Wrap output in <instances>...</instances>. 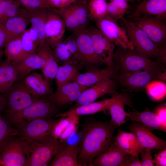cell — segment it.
I'll use <instances>...</instances> for the list:
<instances>
[{
    "mask_svg": "<svg viewBox=\"0 0 166 166\" xmlns=\"http://www.w3.org/2000/svg\"><path fill=\"white\" fill-rule=\"evenodd\" d=\"M116 128L110 121H103L91 118L85 121L82 124L77 157L80 166H90L94 158L113 144Z\"/></svg>",
    "mask_w": 166,
    "mask_h": 166,
    "instance_id": "1",
    "label": "cell"
},
{
    "mask_svg": "<svg viewBox=\"0 0 166 166\" xmlns=\"http://www.w3.org/2000/svg\"><path fill=\"white\" fill-rule=\"evenodd\" d=\"M117 46L113 56L112 63L117 74L148 70L165 65L149 59L134 50Z\"/></svg>",
    "mask_w": 166,
    "mask_h": 166,
    "instance_id": "2",
    "label": "cell"
},
{
    "mask_svg": "<svg viewBox=\"0 0 166 166\" xmlns=\"http://www.w3.org/2000/svg\"><path fill=\"white\" fill-rule=\"evenodd\" d=\"M123 28L134 47V50L153 61L165 64L166 56L163 55L155 44L141 29L130 20L121 19Z\"/></svg>",
    "mask_w": 166,
    "mask_h": 166,
    "instance_id": "3",
    "label": "cell"
},
{
    "mask_svg": "<svg viewBox=\"0 0 166 166\" xmlns=\"http://www.w3.org/2000/svg\"><path fill=\"white\" fill-rule=\"evenodd\" d=\"M65 144L52 137L39 141L28 142L26 166L49 165L60 149Z\"/></svg>",
    "mask_w": 166,
    "mask_h": 166,
    "instance_id": "4",
    "label": "cell"
},
{
    "mask_svg": "<svg viewBox=\"0 0 166 166\" xmlns=\"http://www.w3.org/2000/svg\"><path fill=\"white\" fill-rule=\"evenodd\" d=\"M4 110L7 120L22 111L38 99L34 96L24 81L16 82L5 94Z\"/></svg>",
    "mask_w": 166,
    "mask_h": 166,
    "instance_id": "5",
    "label": "cell"
},
{
    "mask_svg": "<svg viewBox=\"0 0 166 166\" xmlns=\"http://www.w3.org/2000/svg\"><path fill=\"white\" fill-rule=\"evenodd\" d=\"M129 20L143 30L155 44L161 53L166 56V25L165 20L146 15Z\"/></svg>",
    "mask_w": 166,
    "mask_h": 166,
    "instance_id": "6",
    "label": "cell"
},
{
    "mask_svg": "<svg viewBox=\"0 0 166 166\" xmlns=\"http://www.w3.org/2000/svg\"><path fill=\"white\" fill-rule=\"evenodd\" d=\"M154 79L166 81V68L162 65L150 69L121 73L116 80L123 86L129 89L138 90L145 87Z\"/></svg>",
    "mask_w": 166,
    "mask_h": 166,
    "instance_id": "7",
    "label": "cell"
},
{
    "mask_svg": "<svg viewBox=\"0 0 166 166\" xmlns=\"http://www.w3.org/2000/svg\"><path fill=\"white\" fill-rule=\"evenodd\" d=\"M28 142L17 135L10 138L0 150V166H26Z\"/></svg>",
    "mask_w": 166,
    "mask_h": 166,
    "instance_id": "8",
    "label": "cell"
},
{
    "mask_svg": "<svg viewBox=\"0 0 166 166\" xmlns=\"http://www.w3.org/2000/svg\"><path fill=\"white\" fill-rule=\"evenodd\" d=\"M57 107L46 97L40 98L8 120L16 127L39 118H51Z\"/></svg>",
    "mask_w": 166,
    "mask_h": 166,
    "instance_id": "9",
    "label": "cell"
},
{
    "mask_svg": "<svg viewBox=\"0 0 166 166\" xmlns=\"http://www.w3.org/2000/svg\"><path fill=\"white\" fill-rule=\"evenodd\" d=\"M57 120L44 118L21 124L16 127L18 136L29 142L42 140L52 137V128Z\"/></svg>",
    "mask_w": 166,
    "mask_h": 166,
    "instance_id": "10",
    "label": "cell"
},
{
    "mask_svg": "<svg viewBox=\"0 0 166 166\" xmlns=\"http://www.w3.org/2000/svg\"><path fill=\"white\" fill-rule=\"evenodd\" d=\"M95 22L97 28L116 46L134 50L126 31L118 25L117 21L106 15Z\"/></svg>",
    "mask_w": 166,
    "mask_h": 166,
    "instance_id": "11",
    "label": "cell"
},
{
    "mask_svg": "<svg viewBox=\"0 0 166 166\" xmlns=\"http://www.w3.org/2000/svg\"><path fill=\"white\" fill-rule=\"evenodd\" d=\"M89 34L94 51L107 65L112 64V57L116 45L97 28L89 25L85 30Z\"/></svg>",
    "mask_w": 166,
    "mask_h": 166,
    "instance_id": "12",
    "label": "cell"
},
{
    "mask_svg": "<svg viewBox=\"0 0 166 166\" xmlns=\"http://www.w3.org/2000/svg\"><path fill=\"white\" fill-rule=\"evenodd\" d=\"M143 148L161 150L166 147V141L154 134L139 122L133 121L128 126Z\"/></svg>",
    "mask_w": 166,
    "mask_h": 166,
    "instance_id": "13",
    "label": "cell"
},
{
    "mask_svg": "<svg viewBox=\"0 0 166 166\" xmlns=\"http://www.w3.org/2000/svg\"><path fill=\"white\" fill-rule=\"evenodd\" d=\"M115 85L114 81L112 79L104 80L96 83L82 93L70 109L93 102L106 94L114 93Z\"/></svg>",
    "mask_w": 166,
    "mask_h": 166,
    "instance_id": "14",
    "label": "cell"
},
{
    "mask_svg": "<svg viewBox=\"0 0 166 166\" xmlns=\"http://www.w3.org/2000/svg\"><path fill=\"white\" fill-rule=\"evenodd\" d=\"M52 48L56 60L64 63L81 62L76 43L72 34L66 38L62 39Z\"/></svg>",
    "mask_w": 166,
    "mask_h": 166,
    "instance_id": "15",
    "label": "cell"
},
{
    "mask_svg": "<svg viewBox=\"0 0 166 166\" xmlns=\"http://www.w3.org/2000/svg\"><path fill=\"white\" fill-rule=\"evenodd\" d=\"M117 75V69L112 64L103 69H92L84 73H78L71 81L89 87L102 81L115 79Z\"/></svg>",
    "mask_w": 166,
    "mask_h": 166,
    "instance_id": "16",
    "label": "cell"
},
{
    "mask_svg": "<svg viewBox=\"0 0 166 166\" xmlns=\"http://www.w3.org/2000/svg\"><path fill=\"white\" fill-rule=\"evenodd\" d=\"M72 35L76 43L81 62L92 64L105 63L95 52L90 37L85 30H80Z\"/></svg>",
    "mask_w": 166,
    "mask_h": 166,
    "instance_id": "17",
    "label": "cell"
},
{
    "mask_svg": "<svg viewBox=\"0 0 166 166\" xmlns=\"http://www.w3.org/2000/svg\"><path fill=\"white\" fill-rule=\"evenodd\" d=\"M65 29L64 22L62 18L48 9L45 33L46 41L50 48L62 39Z\"/></svg>",
    "mask_w": 166,
    "mask_h": 166,
    "instance_id": "18",
    "label": "cell"
},
{
    "mask_svg": "<svg viewBox=\"0 0 166 166\" xmlns=\"http://www.w3.org/2000/svg\"><path fill=\"white\" fill-rule=\"evenodd\" d=\"M128 154L113 144L94 158L90 166H126Z\"/></svg>",
    "mask_w": 166,
    "mask_h": 166,
    "instance_id": "19",
    "label": "cell"
},
{
    "mask_svg": "<svg viewBox=\"0 0 166 166\" xmlns=\"http://www.w3.org/2000/svg\"><path fill=\"white\" fill-rule=\"evenodd\" d=\"M119 94H116L111 98L100 101L93 102L70 109L64 113L56 115L55 118H64L71 116H80L93 114L106 109L117 98Z\"/></svg>",
    "mask_w": 166,
    "mask_h": 166,
    "instance_id": "20",
    "label": "cell"
},
{
    "mask_svg": "<svg viewBox=\"0 0 166 166\" xmlns=\"http://www.w3.org/2000/svg\"><path fill=\"white\" fill-rule=\"evenodd\" d=\"M143 15L165 20L166 0H146L140 3L135 11L128 17L131 18Z\"/></svg>",
    "mask_w": 166,
    "mask_h": 166,
    "instance_id": "21",
    "label": "cell"
},
{
    "mask_svg": "<svg viewBox=\"0 0 166 166\" xmlns=\"http://www.w3.org/2000/svg\"><path fill=\"white\" fill-rule=\"evenodd\" d=\"M80 149V143L64 145L53 159L49 166H80L77 157Z\"/></svg>",
    "mask_w": 166,
    "mask_h": 166,
    "instance_id": "22",
    "label": "cell"
},
{
    "mask_svg": "<svg viewBox=\"0 0 166 166\" xmlns=\"http://www.w3.org/2000/svg\"><path fill=\"white\" fill-rule=\"evenodd\" d=\"M127 121H132L140 123L143 126L151 131L158 130L166 132V128L162 125L154 111L146 108L139 112L133 110L129 112Z\"/></svg>",
    "mask_w": 166,
    "mask_h": 166,
    "instance_id": "23",
    "label": "cell"
},
{
    "mask_svg": "<svg viewBox=\"0 0 166 166\" xmlns=\"http://www.w3.org/2000/svg\"><path fill=\"white\" fill-rule=\"evenodd\" d=\"M36 54L45 61V64L42 69L45 78L49 81L55 78L59 66L47 42L38 44Z\"/></svg>",
    "mask_w": 166,
    "mask_h": 166,
    "instance_id": "24",
    "label": "cell"
},
{
    "mask_svg": "<svg viewBox=\"0 0 166 166\" xmlns=\"http://www.w3.org/2000/svg\"><path fill=\"white\" fill-rule=\"evenodd\" d=\"M19 79L15 64L6 59L0 62V94L7 93Z\"/></svg>",
    "mask_w": 166,
    "mask_h": 166,
    "instance_id": "25",
    "label": "cell"
},
{
    "mask_svg": "<svg viewBox=\"0 0 166 166\" xmlns=\"http://www.w3.org/2000/svg\"><path fill=\"white\" fill-rule=\"evenodd\" d=\"M24 82L32 94L36 97H47L53 93L49 81L37 72L29 74L25 78Z\"/></svg>",
    "mask_w": 166,
    "mask_h": 166,
    "instance_id": "26",
    "label": "cell"
},
{
    "mask_svg": "<svg viewBox=\"0 0 166 166\" xmlns=\"http://www.w3.org/2000/svg\"><path fill=\"white\" fill-rule=\"evenodd\" d=\"M113 143L126 153L136 156H139L143 148L133 133L120 129L114 138Z\"/></svg>",
    "mask_w": 166,
    "mask_h": 166,
    "instance_id": "27",
    "label": "cell"
},
{
    "mask_svg": "<svg viewBox=\"0 0 166 166\" xmlns=\"http://www.w3.org/2000/svg\"><path fill=\"white\" fill-rule=\"evenodd\" d=\"M25 12L10 18L3 23L6 32L5 45L10 40L20 36L26 30L30 23Z\"/></svg>",
    "mask_w": 166,
    "mask_h": 166,
    "instance_id": "28",
    "label": "cell"
},
{
    "mask_svg": "<svg viewBox=\"0 0 166 166\" xmlns=\"http://www.w3.org/2000/svg\"><path fill=\"white\" fill-rule=\"evenodd\" d=\"M125 105L131 107L129 98L125 95L119 94L117 99L109 107V113L111 117V122L117 128L124 124L127 121L129 113L124 109Z\"/></svg>",
    "mask_w": 166,
    "mask_h": 166,
    "instance_id": "29",
    "label": "cell"
},
{
    "mask_svg": "<svg viewBox=\"0 0 166 166\" xmlns=\"http://www.w3.org/2000/svg\"><path fill=\"white\" fill-rule=\"evenodd\" d=\"M48 10L45 8L26 9L25 14L31 24L32 27L38 34L39 44L46 42L45 27Z\"/></svg>",
    "mask_w": 166,
    "mask_h": 166,
    "instance_id": "30",
    "label": "cell"
},
{
    "mask_svg": "<svg viewBox=\"0 0 166 166\" xmlns=\"http://www.w3.org/2000/svg\"><path fill=\"white\" fill-rule=\"evenodd\" d=\"M45 63V60L37 54H28L15 64L19 79L25 78L32 71L42 69Z\"/></svg>",
    "mask_w": 166,
    "mask_h": 166,
    "instance_id": "31",
    "label": "cell"
},
{
    "mask_svg": "<svg viewBox=\"0 0 166 166\" xmlns=\"http://www.w3.org/2000/svg\"><path fill=\"white\" fill-rule=\"evenodd\" d=\"M88 2L78 0L67 6L77 20L81 30H85L90 25Z\"/></svg>",
    "mask_w": 166,
    "mask_h": 166,
    "instance_id": "32",
    "label": "cell"
},
{
    "mask_svg": "<svg viewBox=\"0 0 166 166\" xmlns=\"http://www.w3.org/2000/svg\"><path fill=\"white\" fill-rule=\"evenodd\" d=\"M4 46V53L7 59L15 64L29 54L23 48L21 36L10 40Z\"/></svg>",
    "mask_w": 166,
    "mask_h": 166,
    "instance_id": "33",
    "label": "cell"
},
{
    "mask_svg": "<svg viewBox=\"0 0 166 166\" xmlns=\"http://www.w3.org/2000/svg\"><path fill=\"white\" fill-rule=\"evenodd\" d=\"M77 63L67 62L59 66L55 77L57 87L71 81L73 78L78 73V68L76 65Z\"/></svg>",
    "mask_w": 166,
    "mask_h": 166,
    "instance_id": "34",
    "label": "cell"
},
{
    "mask_svg": "<svg viewBox=\"0 0 166 166\" xmlns=\"http://www.w3.org/2000/svg\"><path fill=\"white\" fill-rule=\"evenodd\" d=\"M59 15L63 21L68 31L75 33L81 30L77 20L68 6L60 8L49 9Z\"/></svg>",
    "mask_w": 166,
    "mask_h": 166,
    "instance_id": "35",
    "label": "cell"
},
{
    "mask_svg": "<svg viewBox=\"0 0 166 166\" xmlns=\"http://www.w3.org/2000/svg\"><path fill=\"white\" fill-rule=\"evenodd\" d=\"M130 6L127 1L112 0L108 4L107 15L117 21L124 18Z\"/></svg>",
    "mask_w": 166,
    "mask_h": 166,
    "instance_id": "36",
    "label": "cell"
},
{
    "mask_svg": "<svg viewBox=\"0 0 166 166\" xmlns=\"http://www.w3.org/2000/svg\"><path fill=\"white\" fill-rule=\"evenodd\" d=\"M82 85L74 81H71L57 87V90L46 98L56 106L61 100L69 95L73 91L81 88Z\"/></svg>",
    "mask_w": 166,
    "mask_h": 166,
    "instance_id": "37",
    "label": "cell"
},
{
    "mask_svg": "<svg viewBox=\"0 0 166 166\" xmlns=\"http://www.w3.org/2000/svg\"><path fill=\"white\" fill-rule=\"evenodd\" d=\"M108 4L106 0H89L88 5L90 19L95 22L106 16Z\"/></svg>",
    "mask_w": 166,
    "mask_h": 166,
    "instance_id": "38",
    "label": "cell"
},
{
    "mask_svg": "<svg viewBox=\"0 0 166 166\" xmlns=\"http://www.w3.org/2000/svg\"><path fill=\"white\" fill-rule=\"evenodd\" d=\"M18 131L11 125L8 121L0 115V150L11 137L18 135Z\"/></svg>",
    "mask_w": 166,
    "mask_h": 166,
    "instance_id": "39",
    "label": "cell"
},
{
    "mask_svg": "<svg viewBox=\"0 0 166 166\" xmlns=\"http://www.w3.org/2000/svg\"><path fill=\"white\" fill-rule=\"evenodd\" d=\"M147 93L153 100L159 101L165 97L166 84L160 81H153L149 82L145 87Z\"/></svg>",
    "mask_w": 166,
    "mask_h": 166,
    "instance_id": "40",
    "label": "cell"
},
{
    "mask_svg": "<svg viewBox=\"0 0 166 166\" xmlns=\"http://www.w3.org/2000/svg\"><path fill=\"white\" fill-rule=\"evenodd\" d=\"M76 120H79V116H71L57 120L52 128V137L58 140L70 123Z\"/></svg>",
    "mask_w": 166,
    "mask_h": 166,
    "instance_id": "41",
    "label": "cell"
},
{
    "mask_svg": "<svg viewBox=\"0 0 166 166\" xmlns=\"http://www.w3.org/2000/svg\"><path fill=\"white\" fill-rule=\"evenodd\" d=\"M23 48L29 54H36L38 45L31 39L28 30H26L21 36Z\"/></svg>",
    "mask_w": 166,
    "mask_h": 166,
    "instance_id": "42",
    "label": "cell"
},
{
    "mask_svg": "<svg viewBox=\"0 0 166 166\" xmlns=\"http://www.w3.org/2000/svg\"><path fill=\"white\" fill-rule=\"evenodd\" d=\"M79 120L71 122L60 136L58 140L61 143H65L67 140L74 135L77 131Z\"/></svg>",
    "mask_w": 166,
    "mask_h": 166,
    "instance_id": "43",
    "label": "cell"
},
{
    "mask_svg": "<svg viewBox=\"0 0 166 166\" xmlns=\"http://www.w3.org/2000/svg\"><path fill=\"white\" fill-rule=\"evenodd\" d=\"M26 10L39 8H46L44 0H16Z\"/></svg>",
    "mask_w": 166,
    "mask_h": 166,
    "instance_id": "44",
    "label": "cell"
},
{
    "mask_svg": "<svg viewBox=\"0 0 166 166\" xmlns=\"http://www.w3.org/2000/svg\"><path fill=\"white\" fill-rule=\"evenodd\" d=\"M78 0H44L46 8H60L67 6Z\"/></svg>",
    "mask_w": 166,
    "mask_h": 166,
    "instance_id": "45",
    "label": "cell"
},
{
    "mask_svg": "<svg viewBox=\"0 0 166 166\" xmlns=\"http://www.w3.org/2000/svg\"><path fill=\"white\" fill-rule=\"evenodd\" d=\"M152 150L149 148H143L141 151L140 153L141 160L140 161L141 166H155L152 155Z\"/></svg>",
    "mask_w": 166,
    "mask_h": 166,
    "instance_id": "46",
    "label": "cell"
},
{
    "mask_svg": "<svg viewBox=\"0 0 166 166\" xmlns=\"http://www.w3.org/2000/svg\"><path fill=\"white\" fill-rule=\"evenodd\" d=\"M14 0H3L0 3V24L6 21V15Z\"/></svg>",
    "mask_w": 166,
    "mask_h": 166,
    "instance_id": "47",
    "label": "cell"
},
{
    "mask_svg": "<svg viewBox=\"0 0 166 166\" xmlns=\"http://www.w3.org/2000/svg\"><path fill=\"white\" fill-rule=\"evenodd\" d=\"M162 125L166 128V106L164 104L157 107L154 111Z\"/></svg>",
    "mask_w": 166,
    "mask_h": 166,
    "instance_id": "48",
    "label": "cell"
},
{
    "mask_svg": "<svg viewBox=\"0 0 166 166\" xmlns=\"http://www.w3.org/2000/svg\"><path fill=\"white\" fill-rule=\"evenodd\" d=\"M153 161L156 166L166 165V148L161 150L158 154L154 155Z\"/></svg>",
    "mask_w": 166,
    "mask_h": 166,
    "instance_id": "49",
    "label": "cell"
},
{
    "mask_svg": "<svg viewBox=\"0 0 166 166\" xmlns=\"http://www.w3.org/2000/svg\"><path fill=\"white\" fill-rule=\"evenodd\" d=\"M126 166H141L139 156L129 155L127 157Z\"/></svg>",
    "mask_w": 166,
    "mask_h": 166,
    "instance_id": "50",
    "label": "cell"
},
{
    "mask_svg": "<svg viewBox=\"0 0 166 166\" xmlns=\"http://www.w3.org/2000/svg\"><path fill=\"white\" fill-rule=\"evenodd\" d=\"M6 39V32L5 27L3 23L0 24V50L4 46Z\"/></svg>",
    "mask_w": 166,
    "mask_h": 166,
    "instance_id": "51",
    "label": "cell"
},
{
    "mask_svg": "<svg viewBox=\"0 0 166 166\" xmlns=\"http://www.w3.org/2000/svg\"><path fill=\"white\" fill-rule=\"evenodd\" d=\"M28 30L31 39L36 44L38 45L39 44V39L37 32L32 27Z\"/></svg>",
    "mask_w": 166,
    "mask_h": 166,
    "instance_id": "52",
    "label": "cell"
},
{
    "mask_svg": "<svg viewBox=\"0 0 166 166\" xmlns=\"http://www.w3.org/2000/svg\"><path fill=\"white\" fill-rule=\"evenodd\" d=\"M6 106L5 97L4 94H0V115L2 112L4 110Z\"/></svg>",
    "mask_w": 166,
    "mask_h": 166,
    "instance_id": "53",
    "label": "cell"
},
{
    "mask_svg": "<svg viewBox=\"0 0 166 166\" xmlns=\"http://www.w3.org/2000/svg\"><path fill=\"white\" fill-rule=\"evenodd\" d=\"M3 51L2 50H0V62L1 61V59L3 53Z\"/></svg>",
    "mask_w": 166,
    "mask_h": 166,
    "instance_id": "54",
    "label": "cell"
},
{
    "mask_svg": "<svg viewBox=\"0 0 166 166\" xmlns=\"http://www.w3.org/2000/svg\"><path fill=\"white\" fill-rule=\"evenodd\" d=\"M131 0L132 1H134V2H136V1L140 2V1L141 0Z\"/></svg>",
    "mask_w": 166,
    "mask_h": 166,
    "instance_id": "55",
    "label": "cell"
},
{
    "mask_svg": "<svg viewBox=\"0 0 166 166\" xmlns=\"http://www.w3.org/2000/svg\"><path fill=\"white\" fill-rule=\"evenodd\" d=\"M146 0H143L142 1V2H141L140 3L143 2H145Z\"/></svg>",
    "mask_w": 166,
    "mask_h": 166,
    "instance_id": "56",
    "label": "cell"
},
{
    "mask_svg": "<svg viewBox=\"0 0 166 166\" xmlns=\"http://www.w3.org/2000/svg\"><path fill=\"white\" fill-rule=\"evenodd\" d=\"M3 0H0V3Z\"/></svg>",
    "mask_w": 166,
    "mask_h": 166,
    "instance_id": "57",
    "label": "cell"
},
{
    "mask_svg": "<svg viewBox=\"0 0 166 166\" xmlns=\"http://www.w3.org/2000/svg\"><path fill=\"white\" fill-rule=\"evenodd\" d=\"M111 1L112 0H111ZM126 1H127L128 2L129 0H125Z\"/></svg>",
    "mask_w": 166,
    "mask_h": 166,
    "instance_id": "58",
    "label": "cell"
},
{
    "mask_svg": "<svg viewBox=\"0 0 166 166\" xmlns=\"http://www.w3.org/2000/svg\"><path fill=\"white\" fill-rule=\"evenodd\" d=\"M83 0L85 1H87L88 0Z\"/></svg>",
    "mask_w": 166,
    "mask_h": 166,
    "instance_id": "59",
    "label": "cell"
},
{
    "mask_svg": "<svg viewBox=\"0 0 166 166\" xmlns=\"http://www.w3.org/2000/svg\"></svg>",
    "mask_w": 166,
    "mask_h": 166,
    "instance_id": "60",
    "label": "cell"
}]
</instances>
